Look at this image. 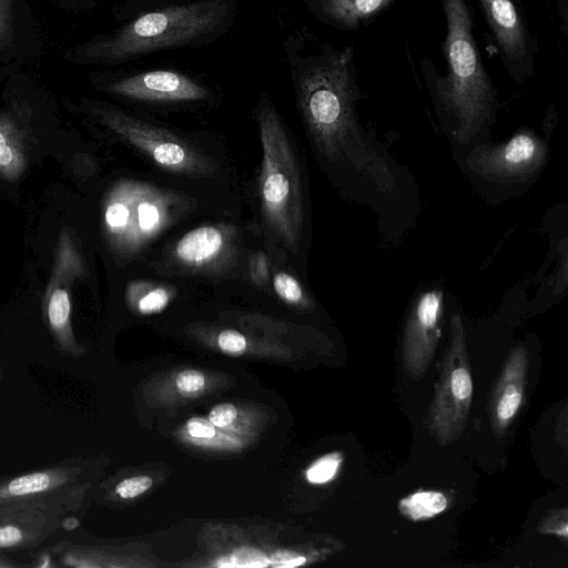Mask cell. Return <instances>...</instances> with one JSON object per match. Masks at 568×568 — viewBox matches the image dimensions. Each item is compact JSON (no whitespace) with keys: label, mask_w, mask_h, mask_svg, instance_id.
Here are the masks:
<instances>
[{"label":"cell","mask_w":568,"mask_h":568,"mask_svg":"<svg viewBox=\"0 0 568 568\" xmlns=\"http://www.w3.org/2000/svg\"><path fill=\"white\" fill-rule=\"evenodd\" d=\"M283 51L296 106L321 155L348 164L376 189L389 191L395 175L357 119L353 47L336 49L302 28L286 36Z\"/></svg>","instance_id":"1"},{"label":"cell","mask_w":568,"mask_h":568,"mask_svg":"<svg viewBox=\"0 0 568 568\" xmlns=\"http://www.w3.org/2000/svg\"><path fill=\"white\" fill-rule=\"evenodd\" d=\"M237 0H192L139 13L68 53L80 64H120L150 54L215 43L233 27Z\"/></svg>","instance_id":"2"},{"label":"cell","mask_w":568,"mask_h":568,"mask_svg":"<svg viewBox=\"0 0 568 568\" xmlns=\"http://www.w3.org/2000/svg\"><path fill=\"white\" fill-rule=\"evenodd\" d=\"M446 18L444 53L447 74L432 72L433 93L453 120L457 140L466 142L490 122L496 112L495 88L487 74L473 33L465 0H442Z\"/></svg>","instance_id":"3"},{"label":"cell","mask_w":568,"mask_h":568,"mask_svg":"<svg viewBox=\"0 0 568 568\" xmlns=\"http://www.w3.org/2000/svg\"><path fill=\"white\" fill-rule=\"evenodd\" d=\"M262 145L258 192L263 216L284 245L296 251L304 221L300 168L271 97L261 92L255 108Z\"/></svg>","instance_id":"4"},{"label":"cell","mask_w":568,"mask_h":568,"mask_svg":"<svg viewBox=\"0 0 568 568\" xmlns=\"http://www.w3.org/2000/svg\"><path fill=\"white\" fill-rule=\"evenodd\" d=\"M97 462L71 457L0 476V509L31 508L79 524L97 479Z\"/></svg>","instance_id":"5"},{"label":"cell","mask_w":568,"mask_h":568,"mask_svg":"<svg viewBox=\"0 0 568 568\" xmlns=\"http://www.w3.org/2000/svg\"><path fill=\"white\" fill-rule=\"evenodd\" d=\"M192 209L189 197L141 181L121 182L110 196L104 223L119 252L135 256Z\"/></svg>","instance_id":"6"},{"label":"cell","mask_w":568,"mask_h":568,"mask_svg":"<svg viewBox=\"0 0 568 568\" xmlns=\"http://www.w3.org/2000/svg\"><path fill=\"white\" fill-rule=\"evenodd\" d=\"M473 399V381L466 333L459 314L450 318V341L440 363L439 381L429 405L427 425L440 446L464 433Z\"/></svg>","instance_id":"7"},{"label":"cell","mask_w":568,"mask_h":568,"mask_svg":"<svg viewBox=\"0 0 568 568\" xmlns=\"http://www.w3.org/2000/svg\"><path fill=\"white\" fill-rule=\"evenodd\" d=\"M97 113L163 170L195 178H207L216 171L210 156L164 128L115 109L101 108Z\"/></svg>","instance_id":"8"},{"label":"cell","mask_w":568,"mask_h":568,"mask_svg":"<svg viewBox=\"0 0 568 568\" xmlns=\"http://www.w3.org/2000/svg\"><path fill=\"white\" fill-rule=\"evenodd\" d=\"M109 93L151 105H191L213 98L211 87L199 74L156 68L118 74L105 81Z\"/></svg>","instance_id":"9"},{"label":"cell","mask_w":568,"mask_h":568,"mask_svg":"<svg viewBox=\"0 0 568 568\" xmlns=\"http://www.w3.org/2000/svg\"><path fill=\"white\" fill-rule=\"evenodd\" d=\"M240 234L231 224L195 227L170 247V264L181 271L219 274L232 267L239 256Z\"/></svg>","instance_id":"10"},{"label":"cell","mask_w":568,"mask_h":568,"mask_svg":"<svg viewBox=\"0 0 568 568\" xmlns=\"http://www.w3.org/2000/svg\"><path fill=\"white\" fill-rule=\"evenodd\" d=\"M546 152V144L540 138L521 131L503 144L476 148L467 163L471 171L485 180L523 182L540 170Z\"/></svg>","instance_id":"11"},{"label":"cell","mask_w":568,"mask_h":568,"mask_svg":"<svg viewBox=\"0 0 568 568\" xmlns=\"http://www.w3.org/2000/svg\"><path fill=\"white\" fill-rule=\"evenodd\" d=\"M443 292H424L414 304L403 333L402 359L406 375L420 381L432 364L442 333Z\"/></svg>","instance_id":"12"},{"label":"cell","mask_w":568,"mask_h":568,"mask_svg":"<svg viewBox=\"0 0 568 568\" xmlns=\"http://www.w3.org/2000/svg\"><path fill=\"white\" fill-rule=\"evenodd\" d=\"M494 33L500 58L516 81L532 72V45L524 19L511 0H478Z\"/></svg>","instance_id":"13"},{"label":"cell","mask_w":568,"mask_h":568,"mask_svg":"<svg viewBox=\"0 0 568 568\" xmlns=\"http://www.w3.org/2000/svg\"><path fill=\"white\" fill-rule=\"evenodd\" d=\"M78 523L31 508L0 509V554L36 551L60 530Z\"/></svg>","instance_id":"14"},{"label":"cell","mask_w":568,"mask_h":568,"mask_svg":"<svg viewBox=\"0 0 568 568\" xmlns=\"http://www.w3.org/2000/svg\"><path fill=\"white\" fill-rule=\"evenodd\" d=\"M528 352L517 345L509 352L489 397V422L494 434L503 436L516 417L525 395Z\"/></svg>","instance_id":"15"},{"label":"cell","mask_w":568,"mask_h":568,"mask_svg":"<svg viewBox=\"0 0 568 568\" xmlns=\"http://www.w3.org/2000/svg\"><path fill=\"white\" fill-rule=\"evenodd\" d=\"M394 0H304L310 12L320 21L349 31L376 17Z\"/></svg>","instance_id":"16"},{"label":"cell","mask_w":568,"mask_h":568,"mask_svg":"<svg viewBox=\"0 0 568 568\" xmlns=\"http://www.w3.org/2000/svg\"><path fill=\"white\" fill-rule=\"evenodd\" d=\"M448 506L446 496L440 491L419 489L398 501V511L406 519L417 521L430 519L443 513Z\"/></svg>","instance_id":"17"},{"label":"cell","mask_w":568,"mask_h":568,"mask_svg":"<svg viewBox=\"0 0 568 568\" xmlns=\"http://www.w3.org/2000/svg\"><path fill=\"white\" fill-rule=\"evenodd\" d=\"M129 298L141 314H154L163 311L173 298L174 290L152 282H135L130 285Z\"/></svg>","instance_id":"18"},{"label":"cell","mask_w":568,"mask_h":568,"mask_svg":"<svg viewBox=\"0 0 568 568\" xmlns=\"http://www.w3.org/2000/svg\"><path fill=\"white\" fill-rule=\"evenodd\" d=\"M273 290L286 304L308 307L312 303L301 283L286 272H277L273 276Z\"/></svg>","instance_id":"19"},{"label":"cell","mask_w":568,"mask_h":568,"mask_svg":"<svg viewBox=\"0 0 568 568\" xmlns=\"http://www.w3.org/2000/svg\"><path fill=\"white\" fill-rule=\"evenodd\" d=\"M343 457L341 453L334 452L316 459L307 469L306 478L312 484H325L331 481L337 474Z\"/></svg>","instance_id":"20"},{"label":"cell","mask_w":568,"mask_h":568,"mask_svg":"<svg viewBox=\"0 0 568 568\" xmlns=\"http://www.w3.org/2000/svg\"><path fill=\"white\" fill-rule=\"evenodd\" d=\"M537 531L542 535H556L567 539L568 536V513L566 508L549 510L539 521Z\"/></svg>","instance_id":"21"},{"label":"cell","mask_w":568,"mask_h":568,"mask_svg":"<svg viewBox=\"0 0 568 568\" xmlns=\"http://www.w3.org/2000/svg\"><path fill=\"white\" fill-rule=\"evenodd\" d=\"M152 484L151 477L139 475L123 478L110 488L119 499H132L145 493Z\"/></svg>","instance_id":"22"},{"label":"cell","mask_w":568,"mask_h":568,"mask_svg":"<svg viewBox=\"0 0 568 568\" xmlns=\"http://www.w3.org/2000/svg\"><path fill=\"white\" fill-rule=\"evenodd\" d=\"M189 1L192 0H125L118 9V18L125 21L148 10Z\"/></svg>","instance_id":"23"},{"label":"cell","mask_w":568,"mask_h":568,"mask_svg":"<svg viewBox=\"0 0 568 568\" xmlns=\"http://www.w3.org/2000/svg\"><path fill=\"white\" fill-rule=\"evenodd\" d=\"M216 344L226 354L241 355L247 348V338L235 328H224L216 335Z\"/></svg>","instance_id":"24"},{"label":"cell","mask_w":568,"mask_h":568,"mask_svg":"<svg viewBox=\"0 0 568 568\" xmlns=\"http://www.w3.org/2000/svg\"><path fill=\"white\" fill-rule=\"evenodd\" d=\"M175 386L183 394L199 393L205 386V377L200 371L185 369L178 374Z\"/></svg>","instance_id":"25"},{"label":"cell","mask_w":568,"mask_h":568,"mask_svg":"<svg viewBox=\"0 0 568 568\" xmlns=\"http://www.w3.org/2000/svg\"><path fill=\"white\" fill-rule=\"evenodd\" d=\"M248 273L257 286H266L270 281V263L264 252H256L251 256Z\"/></svg>","instance_id":"26"},{"label":"cell","mask_w":568,"mask_h":568,"mask_svg":"<svg viewBox=\"0 0 568 568\" xmlns=\"http://www.w3.org/2000/svg\"><path fill=\"white\" fill-rule=\"evenodd\" d=\"M13 32V0H0V50L8 47Z\"/></svg>","instance_id":"27"},{"label":"cell","mask_w":568,"mask_h":568,"mask_svg":"<svg viewBox=\"0 0 568 568\" xmlns=\"http://www.w3.org/2000/svg\"><path fill=\"white\" fill-rule=\"evenodd\" d=\"M231 562L225 564L224 566H235V567H266L270 566V559H267L263 554L244 549L239 550L232 554L230 557Z\"/></svg>","instance_id":"28"},{"label":"cell","mask_w":568,"mask_h":568,"mask_svg":"<svg viewBox=\"0 0 568 568\" xmlns=\"http://www.w3.org/2000/svg\"><path fill=\"white\" fill-rule=\"evenodd\" d=\"M236 416L237 409L233 404L222 403L211 409L209 420L217 428H226L235 422Z\"/></svg>","instance_id":"29"},{"label":"cell","mask_w":568,"mask_h":568,"mask_svg":"<svg viewBox=\"0 0 568 568\" xmlns=\"http://www.w3.org/2000/svg\"><path fill=\"white\" fill-rule=\"evenodd\" d=\"M186 430L195 439H212L217 435V427L202 417H191L186 423Z\"/></svg>","instance_id":"30"},{"label":"cell","mask_w":568,"mask_h":568,"mask_svg":"<svg viewBox=\"0 0 568 568\" xmlns=\"http://www.w3.org/2000/svg\"><path fill=\"white\" fill-rule=\"evenodd\" d=\"M306 562V558L287 551L274 552L270 559V565L274 567H295Z\"/></svg>","instance_id":"31"},{"label":"cell","mask_w":568,"mask_h":568,"mask_svg":"<svg viewBox=\"0 0 568 568\" xmlns=\"http://www.w3.org/2000/svg\"><path fill=\"white\" fill-rule=\"evenodd\" d=\"M7 138L0 130V165L8 166L13 160V152L7 143Z\"/></svg>","instance_id":"32"},{"label":"cell","mask_w":568,"mask_h":568,"mask_svg":"<svg viewBox=\"0 0 568 568\" xmlns=\"http://www.w3.org/2000/svg\"><path fill=\"white\" fill-rule=\"evenodd\" d=\"M31 567L29 562H20L7 554H0V568Z\"/></svg>","instance_id":"33"},{"label":"cell","mask_w":568,"mask_h":568,"mask_svg":"<svg viewBox=\"0 0 568 568\" xmlns=\"http://www.w3.org/2000/svg\"><path fill=\"white\" fill-rule=\"evenodd\" d=\"M4 378V371L3 368L0 366V383L2 382V379Z\"/></svg>","instance_id":"34"}]
</instances>
